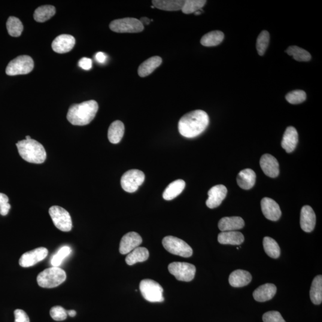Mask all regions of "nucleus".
<instances>
[{"label": "nucleus", "mask_w": 322, "mask_h": 322, "mask_svg": "<svg viewBox=\"0 0 322 322\" xmlns=\"http://www.w3.org/2000/svg\"><path fill=\"white\" fill-rule=\"evenodd\" d=\"M264 322H286L282 318L280 313L276 311H270L263 315Z\"/></svg>", "instance_id": "nucleus-41"}, {"label": "nucleus", "mask_w": 322, "mask_h": 322, "mask_svg": "<svg viewBox=\"0 0 322 322\" xmlns=\"http://www.w3.org/2000/svg\"><path fill=\"white\" fill-rule=\"evenodd\" d=\"M56 13V8L53 5H45L36 8L33 18L38 22H44L49 20Z\"/></svg>", "instance_id": "nucleus-32"}, {"label": "nucleus", "mask_w": 322, "mask_h": 322, "mask_svg": "<svg viewBox=\"0 0 322 322\" xmlns=\"http://www.w3.org/2000/svg\"><path fill=\"white\" fill-rule=\"evenodd\" d=\"M145 175L139 169H130L124 173L121 179V187L127 192L134 193L144 183Z\"/></svg>", "instance_id": "nucleus-9"}, {"label": "nucleus", "mask_w": 322, "mask_h": 322, "mask_svg": "<svg viewBox=\"0 0 322 322\" xmlns=\"http://www.w3.org/2000/svg\"><path fill=\"white\" fill-rule=\"evenodd\" d=\"M185 186H186V183L181 179L172 182L164 190L162 194L163 198L166 200H171L175 198L183 192Z\"/></svg>", "instance_id": "nucleus-27"}, {"label": "nucleus", "mask_w": 322, "mask_h": 322, "mask_svg": "<svg viewBox=\"0 0 322 322\" xmlns=\"http://www.w3.org/2000/svg\"><path fill=\"white\" fill-rule=\"evenodd\" d=\"M316 214L311 206H304L301 211L300 226L306 232H311L314 230L316 225Z\"/></svg>", "instance_id": "nucleus-18"}, {"label": "nucleus", "mask_w": 322, "mask_h": 322, "mask_svg": "<svg viewBox=\"0 0 322 322\" xmlns=\"http://www.w3.org/2000/svg\"><path fill=\"white\" fill-rule=\"evenodd\" d=\"M98 109V103L93 100L72 105L69 109L67 119L72 125L86 126L95 118Z\"/></svg>", "instance_id": "nucleus-2"}, {"label": "nucleus", "mask_w": 322, "mask_h": 322, "mask_svg": "<svg viewBox=\"0 0 322 322\" xmlns=\"http://www.w3.org/2000/svg\"><path fill=\"white\" fill-rule=\"evenodd\" d=\"M67 314L70 317H75L76 314H77V313L75 311H73V310H71V311H67Z\"/></svg>", "instance_id": "nucleus-47"}, {"label": "nucleus", "mask_w": 322, "mask_h": 322, "mask_svg": "<svg viewBox=\"0 0 322 322\" xmlns=\"http://www.w3.org/2000/svg\"><path fill=\"white\" fill-rule=\"evenodd\" d=\"M168 270L178 281L190 282L195 276L196 267L193 264L184 262H173L169 264Z\"/></svg>", "instance_id": "nucleus-11"}, {"label": "nucleus", "mask_w": 322, "mask_h": 322, "mask_svg": "<svg viewBox=\"0 0 322 322\" xmlns=\"http://www.w3.org/2000/svg\"><path fill=\"white\" fill-rule=\"evenodd\" d=\"M150 257V253L145 247H138L130 252L126 258V263L129 266L138 263L144 262Z\"/></svg>", "instance_id": "nucleus-28"}, {"label": "nucleus", "mask_w": 322, "mask_h": 322, "mask_svg": "<svg viewBox=\"0 0 322 322\" xmlns=\"http://www.w3.org/2000/svg\"><path fill=\"white\" fill-rule=\"evenodd\" d=\"M201 11H203L202 9H201V10H200L196 11L195 13H194L195 15H199V14H201Z\"/></svg>", "instance_id": "nucleus-48"}, {"label": "nucleus", "mask_w": 322, "mask_h": 322, "mask_svg": "<svg viewBox=\"0 0 322 322\" xmlns=\"http://www.w3.org/2000/svg\"><path fill=\"white\" fill-rule=\"evenodd\" d=\"M306 93L303 90H297L293 91L286 96V100L293 105L300 104L306 100Z\"/></svg>", "instance_id": "nucleus-39"}, {"label": "nucleus", "mask_w": 322, "mask_h": 322, "mask_svg": "<svg viewBox=\"0 0 322 322\" xmlns=\"http://www.w3.org/2000/svg\"><path fill=\"white\" fill-rule=\"evenodd\" d=\"M33 67L34 63L31 57L27 55L19 56L8 63L5 72L10 76L25 75L31 72Z\"/></svg>", "instance_id": "nucleus-7"}, {"label": "nucleus", "mask_w": 322, "mask_h": 322, "mask_svg": "<svg viewBox=\"0 0 322 322\" xmlns=\"http://www.w3.org/2000/svg\"><path fill=\"white\" fill-rule=\"evenodd\" d=\"M31 139V137H30L29 136H26V139H25L26 140H29V139Z\"/></svg>", "instance_id": "nucleus-49"}, {"label": "nucleus", "mask_w": 322, "mask_h": 322, "mask_svg": "<svg viewBox=\"0 0 322 322\" xmlns=\"http://www.w3.org/2000/svg\"><path fill=\"white\" fill-rule=\"evenodd\" d=\"M51 317L56 321H65L68 317L67 311L61 306H55L51 308L50 312Z\"/></svg>", "instance_id": "nucleus-40"}, {"label": "nucleus", "mask_w": 322, "mask_h": 322, "mask_svg": "<svg viewBox=\"0 0 322 322\" xmlns=\"http://www.w3.org/2000/svg\"><path fill=\"white\" fill-rule=\"evenodd\" d=\"M47 248L39 247L24 253L19 260V264L22 267H29L44 260L48 256Z\"/></svg>", "instance_id": "nucleus-12"}, {"label": "nucleus", "mask_w": 322, "mask_h": 322, "mask_svg": "<svg viewBox=\"0 0 322 322\" xmlns=\"http://www.w3.org/2000/svg\"><path fill=\"white\" fill-rule=\"evenodd\" d=\"M244 236L238 231L221 232L218 236V241L221 244L239 245L244 242Z\"/></svg>", "instance_id": "nucleus-24"}, {"label": "nucleus", "mask_w": 322, "mask_h": 322, "mask_svg": "<svg viewBox=\"0 0 322 322\" xmlns=\"http://www.w3.org/2000/svg\"><path fill=\"white\" fill-rule=\"evenodd\" d=\"M299 142V134L293 127H288L282 139L281 145L287 153H291L296 149Z\"/></svg>", "instance_id": "nucleus-19"}, {"label": "nucleus", "mask_w": 322, "mask_h": 322, "mask_svg": "<svg viewBox=\"0 0 322 322\" xmlns=\"http://www.w3.org/2000/svg\"><path fill=\"white\" fill-rule=\"evenodd\" d=\"M185 1L181 0H154L153 4L155 7L165 11L181 10Z\"/></svg>", "instance_id": "nucleus-29"}, {"label": "nucleus", "mask_w": 322, "mask_h": 322, "mask_svg": "<svg viewBox=\"0 0 322 322\" xmlns=\"http://www.w3.org/2000/svg\"><path fill=\"white\" fill-rule=\"evenodd\" d=\"M141 23L143 24V25L144 26L145 25H150V23H151V20L149 19V18L147 17H143L141 18Z\"/></svg>", "instance_id": "nucleus-46"}, {"label": "nucleus", "mask_w": 322, "mask_h": 322, "mask_svg": "<svg viewBox=\"0 0 322 322\" xmlns=\"http://www.w3.org/2000/svg\"><path fill=\"white\" fill-rule=\"evenodd\" d=\"M224 38L223 32L220 31L209 32L203 35L200 43L205 47H214L222 42Z\"/></svg>", "instance_id": "nucleus-31"}, {"label": "nucleus", "mask_w": 322, "mask_h": 322, "mask_svg": "<svg viewBox=\"0 0 322 322\" xmlns=\"http://www.w3.org/2000/svg\"><path fill=\"white\" fill-rule=\"evenodd\" d=\"M261 210L267 219L278 221L282 214L280 206L274 200L264 197L261 201Z\"/></svg>", "instance_id": "nucleus-15"}, {"label": "nucleus", "mask_w": 322, "mask_h": 322, "mask_svg": "<svg viewBox=\"0 0 322 322\" xmlns=\"http://www.w3.org/2000/svg\"><path fill=\"white\" fill-rule=\"evenodd\" d=\"M112 31L117 33H139L144 30L141 21L136 18L126 17L112 21L109 25Z\"/></svg>", "instance_id": "nucleus-8"}, {"label": "nucleus", "mask_w": 322, "mask_h": 322, "mask_svg": "<svg viewBox=\"0 0 322 322\" xmlns=\"http://www.w3.org/2000/svg\"><path fill=\"white\" fill-rule=\"evenodd\" d=\"M206 2V1L204 0H187L184 1L181 11L187 14L195 13L196 11L201 10Z\"/></svg>", "instance_id": "nucleus-36"}, {"label": "nucleus", "mask_w": 322, "mask_h": 322, "mask_svg": "<svg viewBox=\"0 0 322 322\" xmlns=\"http://www.w3.org/2000/svg\"><path fill=\"white\" fill-rule=\"evenodd\" d=\"M14 322H30L28 316L22 310L17 309L14 312Z\"/></svg>", "instance_id": "nucleus-43"}, {"label": "nucleus", "mask_w": 322, "mask_h": 322, "mask_svg": "<svg viewBox=\"0 0 322 322\" xmlns=\"http://www.w3.org/2000/svg\"><path fill=\"white\" fill-rule=\"evenodd\" d=\"M49 214L57 229L68 232L72 228L71 215L64 208L59 206H53L49 209Z\"/></svg>", "instance_id": "nucleus-10"}, {"label": "nucleus", "mask_w": 322, "mask_h": 322, "mask_svg": "<svg viewBox=\"0 0 322 322\" xmlns=\"http://www.w3.org/2000/svg\"><path fill=\"white\" fill-rule=\"evenodd\" d=\"M277 288L274 284H266L261 285L253 293L254 299L258 302H265L275 296Z\"/></svg>", "instance_id": "nucleus-21"}, {"label": "nucleus", "mask_w": 322, "mask_h": 322, "mask_svg": "<svg viewBox=\"0 0 322 322\" xmlns=\"http://www.w3.org/2000/svg\"><path fill=\"white\" fill-rule=\"evenodd\" d=\"M162 58L160 56H154L145 60L139 67L138 74L141 77H145L150 75L155 70L161 65Z\"/></svg>", "instance_id": "nucleus-25"}, {"label": "nucleus", "mask_w": 322, "mask_h": 322, "mask_svg": "<svg viewBox=\"0 0 322 322\" xmlns=\"http://www.w3.org/2000/svg\"><path fill=\"white\" fill-rule=\"evenodd\" d=\"M256 181V174L251 169L242 170L237 177V183L243 189L249 190L253 187Z\"/></svg>", "instance_id": "nucleus-23"}, {"label": "nucleus", "mask_w": 322, "mask_h": 322, "mask_svg": "<svg viewBox=\"0 0 322 322\" xmlns=\"http://www.w3.org/2000/svg\"><path fill=\"white\" fill-rule=\"evenodd\" d=\"M75 44V39L71 35L62 34L54 39L51 47L56 53L63 54L69 52Z\"/></svg>", "instance_id": "nucleus-16"}, {"label": "nucleus", "mask_w": 322, "mask_h": 322, "mask_svg": "<svg viewBox=\"0 0 322 322\" xmlns=\"http://www.w3.org/2000/svg\"><path fill=\"white\" fill-rule=\"evenodd\" d=\"M164 248L169 253L182 257L188 258L192 256V248L186 242L172 236L165 237L162 240Z\"/></svg>", "instance_id": "nucleus-5"}, {"label": "nucleus", "mask_w": 322, "mask_h": 322, "mask_svg": "<svg viewBox=\"0 0 322 322\" xmlns=\"http://www.w3.org/2000/svg\"><path fill=\"white\" fill-rule=\"evenodd\" d=\"M107 56L103 52H98L96 54V59L100 63H104L106 62Z\"/></svg>", "instance_id": "nucleus-45"}, {"label": "nucleus", "mask_w": 322, "mask_h": 322, "mask_svg": "<svg viewBox=\"0 0 322 322\" xmlns=\"http://www.w3.org/2000/svg\"><path fill=\"white\" fill-rule=\"evenodd\" d=\"M286 52L299 62H309L312 59L311 54L308 51L296 45L288 47Z\"/></svg>", "instance_id": "nucleus-35"}, {"label": "nucleus", "mask_w": 322, "mask_h": 322, "mask_svg": "<svg viewBox=\"0 0 322 322\" xmlns=\"http://www.w3.org/2000/svg\"><path fill=\"white\" fill-rule=\"evenodd\" d=\"M227 189L222 184H218L212 187L208 191V198L206 205L209 208L213 209L221 205L227 195Z\"/></svg>", "instance_id": "nucleus-13"}, {"label": "nucleus", "mask_w": 322, "mask_h": 322, "mask_svg": "<svg viewBox=\"0 0 322 322\" xmlns=\"http://www.w3.org/2000/svg\"><path fill=\"white\" fill-rule=\"evenodd\" d=\"M6 26H7L8 34L10 36L18 37L22 34L23 26L22 22L18 18L10 16L7 21Z\"/></svg>", "instance_id": "nucleus-34"}, {"label": "nucleus", "mask_w": 322, "mask_h": 322, "mask_svg": "<svg viewBox=\"0 0 322 322\" xmlns=\"http://www.w3.org/2000/svg\"><path fill=\"white\" fill-rule=\"evenodd\" d=\"M244 226V221L240 217H223L218 222V228L221 232L236 231Z\"/></svg>", "instance_id": "nucleus-22"}, {"label": "nucleus", "mask_w": 322, "mask_h": 322, "mask_svg": "<svg viewBox=\"0 0 322 322\" xmlns=\"http://www.w3.org/2000/svg\"><path fill=\"white\" fill-rule=\"evenodd\" d=\"M209 123L208 115L205 111L196 110L190 112L179 121V133L186 138H196L204 132Z\"/></svg>", "instance_id": "nucleus-1"}, {"label": "nucleus", "mask_w": 322, "mask_h": 322, "mask_svg": "<svg viewBox=\"0 0 322 322\" xmlns=\"http://www.w3.org/2000/svg\"><path fill=\"white\" fill-rule=\"evenodd\" d=\"M8 197L5 194L0 193V214L5 216L7 215L11 208L8 203Z\"/></svg>", "instance_id": "nucleus-42"}, {"label": "nucleus", "mask_w": 322, "mask_h": 322, "mask_svg": "<svg viewBox=\"0 0 322 322\" xmlns=\"http://www.w3.org/2000/svg\"><path fill=\"white\" fill-rule=\"evenodd\" d=\"M260 166L264 174L268 177L275 178L279 174V165L277 160L271 155L265 154L260 159Z\"/></svg>", "instance_id": "nucleus-17"}, {"label": "nucleus", "mask_w": 322, "mask_h": 322, "mask_svg": "<svg viewBox=\"0 0 322 322\" xmlns=\"http://www.w3.org/2000/svg\"><path fill=\"white\" fill-rule=\"evenodd\" d=\"M270 41V34L268 31H263L258 35L256 47L257 52L260 56H263L265 53Z\"/></svg>", "instance_id": "nucleus-37"}, {"label": "nucleus", "mask_w": 322, "mask_h": 322, "mask_svg": "<svg viewBox=\"0 0 322 322\" xmlns=\"http://www.w3.org/2000/svg\"><path fill=\"white\" fill-rule=\"evenodd\" d=\"M142 241V237L138 233L132 232L126 234L120 242V253L123 255L129 254L139 247Z\"/></svg>", "instance_id": "nucleus-14"}, {"label": "nucleus", "mask_w": 322, "mask_h": 322, "mask_svg": "<svg viewBox=\"0 0 322 322\" xmlns=\"http://www.w3.org/2000/svg\"><path fill=\"white\" fill-rule=\"evenodd\" d=\"M125 127L121 121H115L111 124L108 130V137L109 142L113 144H117L122 140Z\"/></svg>", "instance_id": "nucleus-26"}, {"label": "nucleus", "mask_w": 322, "mask_h": 322, "mask_svg": "<svg viewBox=\"0 0 322 322\" xmlns=\"http://www.w3.org/2000/svg\"><path fill=\"white\" fill-rule=\"evenodd\" d=\"M66 279L64 270L59 267H52L42 271L37 276L39 287L44 288H53L59 286Z\"/></svg>", "instance_id": "nucleus-4"}, {"label": "nucleus", "mask_w": 322, "mask_h": 322, "mask_svg": "<svg viewBox=\"0 0 322 322\" xmlns=\"http://www.w3.org/2000/svg\"><path fill=\"white\" fill-rule=\"evenodd\" d=\"M140 290L146 300L151 303L163 302V288L157 282L144 279L140 284Z\"/></svg>", "instance_id": "nucleus-6"}, {"label": "nucleus", "mask_w": 322, "mask_h": 322, "mask_svg": "<svg viewBox=\"0 0 322 322\" xmlns=\"http://www.w3.org/2000/svg\"><path fill=\"white\" fill-rule=\"evenodd\" d=\"M16 146L20 156L26 162L40 164L46 160L47 154L43 146L35 140H23Z\"/></svg>", "instance_id": "nucleus-3"}, {"label": "nucleus", "mask_w": 322, "mask_h": 322, "mask_svg": "<svg viewBox=\"0 0 322 322\" xmlns=\"http://www.w3.org/2000/svg\"><path fill=\"white\" fill-rule=\"evenodd\" d=\"M310 297L313 303L316 305H321L322 302V276L318 275L312 282Z\"/></svg>", "instance_id": "nucleus-30"}, {"label": "nucleus", "mask_w": 322, "mask_h": 322, "mask_svg": "<svg viewBox=\"0 0 322 322\" xmlns=\"http://www.w3.org/2000/svg\"><path fill=\"white\" fill-rule=\"evenodd\" d=\"M264 251L270 257L278 258L281 255V249L275 239L265 237L263 239Z\"/></svg>", "instance_id": "nucleus-33"}, {"label": "nucleus", "mask_w": 322, "mask_h": 322, "mask_svg": "<svg viewBox=\"0 0 322 322\" xmlns=\"http://www.w3.org/2000/svg\"><path fill=\"white\" fill-rule=\"evenodd\" d=\"M78 65L84 70H90L92 68V60L87 57H83L79 61Z\"/></svg>", "instance_id": "nucleus-44"}, {"label": "nucleus", "mask_w": 322, "mask_h": 322, "mask_svg": "<svg viewBox=\"0 0 322 322\" xmlns=\"http://www.w3.org/2000/svg\"><path fill=\"white\" fill-rule=\"evenodd\" d=\"M252 281L250 273L245 270H237L231 273L229 281L231 286L240 288L247 286Z\"/></svg>", "instance_id": "nucleus-20"}, {"label": "nucleus", "mask_w": 322, "mask_h": 322, "mask_svg": "<svg viewBox=\"0 0 322 322\" xmlns=\"http://www.w3.org/2000/svg\"><path fill=\"white\" fill-rule=\"evenodd\" d=\"M71 252L72 250L71 248L68 247V246H64V247L60 248V250L57 251V253L56 254H54L52 258H51V266L53 267H59L60 265H61L63 261L67 257L69 256V254L71 253Z\"/></svg>", "instance_id": "nucleus-38"}]
</instances>
